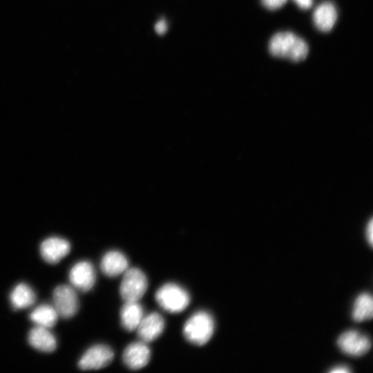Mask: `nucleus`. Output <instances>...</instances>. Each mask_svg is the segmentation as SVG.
<instances>
[{
	"label": "nucleus",
	"instance_id": "nucleus-21",
	"mask_svg": "<svg viewBox=\"0 0 373 373\" xmlns=\"http://www.w3.org/2000/svg\"><path fill=\"white\" fill-rule=\"evenodd\" d=\"M294 2L302 9H309L312 7L313 0H294Z\"/></svg>",
	"mask_w": 373,
	"mask_h": 373
},
{
	"label": "nucleus",
	"instance_id": "nucleus-11",
	"mask_svg": "<svg viewBox=\"0 0 373 373\" xmlns=\"http://www.w3.org/2000/svg\"><path fill=\"white\" fill-rule=\"evenodd\" d=\"M70 245L68 240L59 237H50L44 240L40 245V254L48 263H58L68 254Z\"/></svg>",
	"mask_w": 373,
	"mask_h": 373
},
{
	"label": "nucleus",
	"instance_id": "nucleus-9",
	"mask_svg": "<svg viewBox=\"0 0 373 373\" xmlns=\"http://www.w3.org/2000/svg\"><path fill=\"white\" fill-rule=\"evenodd\" d=\"M151 358V350L146 343L140 341L130 343L122 354L123 362L131 370H137L145 367Z\"/></svg>",
	"mask_w": 373,
	"mask_h": 373
},
{
	"label": "nucleus",
	"instance_id": "nucleus-2",
	"mask_svg": "<svg viewBox=\"0 0 373 373\" xmlns=\"http://www.w3.org/2000/svg\"><path fill=\"white\" fill-rule=\"evenodd\" d=\"M215 329L213 316L207 312L200 310L193 314L184 323L182 334L190 343L202 346L211 338Z\"/></svg>",
	"mask_w": 373,
	"mask_h": 373
},
{
	"label": "nucleus",
	"instance_id": "nucleus-5",
	"mask_svg": "<svg viewBox=\"0 0 373 373\" xmlns=\"http://www.w3.org/2000/svg\"><path fill=\"white\" fill-rule=\"evenodd\" d=\"M53 304L59 316L66 319L72 318L79 309L75 290L69 285L57 286L53 291Z\"/></svg>",
	"mask_w": 373,
	"mask_h": 373
},
{
	"label": "nucleus",
	"instance_id": "nucleus-6",
	"mask_svg": "<svg viewBox=\"0 0 373 373\" xmlns=\"http://www.w3.org/2000/svg\"><path fill=\"white\" fill-rule=\"evenodd\" d=\"M113 357L114 352L109 346L103 344L95 345L82 356L78 367L82 370H99L108 366Z\"/></svg>",
	"mask_w": 373,
	"mask_h": 373
},
{
	"label": "nucleus",
	"instance_id": "nucleus-10",
	"mask_svg": "<svg viewBox=\"0 0 373 373\" xmlns=\"http://www.w3.org/2000/svg\"><path fill=\"white\" fill-rule=\"evenodd\" d=\"M165 321L161 314L152 312L144 316L136 331L140 341L147 343L157 339L163 332Z\"/></svg>",
	"mask_w": 373,
	"mask_h": 373
},
{
	"label": "nucleus",
	"instance_id": "nucleus-22",
	"mask_svg": "<svg viewBox=\"0 0 373 373\" xmlns=\"http://www.w3.org/2000/svg\"><path fill=\"white\" fill-rule=\"evenodd\" d=\"M372 229H372V220L371 219L369 221L367 225V229H366V236L370 246L372 245V235H373Z\"/></svg>",
	"mask_w": 373,
	"mask_h": 373
},
{
	"label": "nucleus",
	"instance_id": "nucleus-7",
	"mask_svg": "<svg viewBox=\"0 0 373 373\" xmlns=\"http://www.w3.org/2000/svg\"><path fill=\"white\" fill-rule=\"evenodd\" d=\"M337 345L345 354L357 357L370 350L371 341L366 335L356 330H348L339 336Z\"/></svg>",
	"mask_w": 373,
	"mask_h": 373
},
{
	"label": "nucleus",
	"instance_id": "nucleus-17",
	"mask_svg": "<svg viewBox=\"0 0 373 373\" xmlns=\"http://www.w3.org/2000/svg\"><path fill=\"white\" fill-rule=\"evenodd\" d=\"M58 314L53 306L42 304L37 307L30 314V319L38 326L52 327L57 323Z\"/></svg>",
	"mask_w": 373,
	"mask_h": 373
},
{
	"label": "nucleus",
	"instance_id": "nucleus-1",
	"mask_svg": "<svg viewBox=\"0 0 373 373\" xmlns=\"http://www.w3.org/2000/svg\"><path fill=\"white\" fill-rule=\"evenodd\" d=\"M269 50L276 57L298 62L306 58L308 46L302 38L291 32H280L269 40Z\"/></svg>",
	"mask_w": 373,
	"mask_h": 373
},
{
	"label": "nucleus",
	"instance_id": "nucleus-16",
	"mask_svg": "<svg viewBox=\"0 0 373 373\" xmlns=\"http://www.w3.org/2000/svg\"><path fill=\"white\" fill-rule=\"evenodd\" d=\"M10 300L15 309H24L35 303L36 294L28 285L22 283L18 284L12 289Z\"/></svg>",
	"mask_w": 373,
	"mask_h": 373
},
{
	"label": "nucleus",
	"instance_id": "nucleus-15",
	"mask_svg": "<svg viewBox=\"0 0 373 373\" xmlns=\"http://www.w3.org/2000/svg\"><path fill=\"white\" fill-rule=\"evenodd\" d=\"M337 19L335 6L329 1L320 4L314 10L313 21L316 27L322 32H329L334 27Z\"/></svg>",
	"mask_w": 373,
	"mask_h": 373
},
{
	"label": "nucleus",
	"instance_id": "nucleus-13",
	"mask_svg": "<svg viewBox=\"0 0 373 373\" xmlns=\"http://www.w3.org/2000/svg\"><path fill=\"white\" fill-rule=\"evenodd\" d=\"M28 341L32 347L45 353L52 352L57 347L55 336L48 328L41 326L37 325L30 331Z\"/></svg>",
	"mask_w": 373,
	"mask_h": 373
},
{
	"label": "nucleus",
	"instance_id": "nucleus-14",
	"mask_svg": "<svg viewBox=\"0 0 373 373\" xmlns=\"http://www.w3.org/2000/svg\"><path fill=\"white\" fill-rule=\"evenodd\" d=\"M119 316L122 327L133 332L144 317V309L138 301H126L120 309Z\"/></svg>",
	"mask_w": 373,
	"mask_h": 373
},
{
	"label": "nucleus",
	"instance_id": "nucleus-4",
	"mask_svg": "<svg viewBox=\"0 0 373 373\" xmlns=\"http://www.w3.org/2000/svg\"><path fill=\"white\" fill-rule=\"evenodd\" d=\"M148 287V280L140 269L128 268L123 274L119 286V294L124 302L139 301Z\"/></svg>",
	"mask_w": 373,
	"mask_h": 373
},
{
	"label": "nucleus",
	"instance_id": "nucleus-19",
	"mask_svg": "<svg viewBox=\"0 0 373 373\" xmlns=\"http://www.w3.org/2000/svg\"><path fill=\"white\" fill-rule=\"evenodd\" d=\"M287 0H261V3L269 10H276L282 7Z\"/></svg>",
	"mask_w": 373,
	"mask_h": 373
},
{
	"label": "nucleus",
	"instance_id": "nucleus-12",
	"mask_svg": "<svg viewBox=\"0 0 373 373\" xmlns=\"http://www.w3.org/2000/svg\"><path fill=\"white\" fill-rule=\"evenodd\" d=\"M100 268L104 275L113 278L124 274L128 268V262L126 256L116 250L106 252L102 257Z\"/></svg>",
	"mask_w": 373,
	"mask_h": 373
},
{
	"label": "nucleus",
	"instance_id": "nucleus-20",
	"mask_svg": "<svg viewBox=\"0 0 373 373\" xmlns=\"http://www.w3.org/2000/svg\"><path fill=\"white\" fill-rule=\"evenodd\" d=\"M167 30L166 23L164 20L158 21L155 26V30L159 35L164 34Z\"/></svg>",
	"mask_w": 373,
	"mask_h": 373
},
{
	"label": "nucleus",
	"instance_id": "nucleus-18",
	"mask_svg": "<svg viewBox=\"0 0 373 373\" xmlns=\"http://www.w3.org/2000/svg\"><path fill=\"white\" fill-rule=\"evenodd\" d=\"M373 314V300L372 296L367 293L361 294L356 298L352 316L356 322H362L372 319Z\"/></svg>",
	"mask_w": 373,
	"mask_h": 373
},
{
	"label": "nucleus",
	"instance_id": "nucleus-23",
	"mask_svg": "<svg viewBox=\"0 0 373 373\" xmlns=\"http://www.w3.org/2000/svg\"><path fill=\"white\" fill-rule=\"evenodd\" d=\"M350 372V369H348L345 366H342V365L335 367L329 371V372L331 373H348Z\"/></svg>",
	"mask_w": 373,
	"mask_h": 373
},
{
	"label": "nucleus",
	"instance_id": "nucleus-8",
	"mask_svg": "<svg viewBox=\"0 0 373 373\" xmlns=\"http://www.w3.org/2000/svg\"><path fill=\"white\" fill-rule=\"evenodd\" d=\"M69 280L72 285L78 290L84 292L90 290L96 280L93 265L86 260L77 262L70 270Z\"/></svg>",
	"mask_w": 373,
	"mask_h": 373
},
{
	"label": "nucleus",
	"instance_id": "nucleus-3",
	"mask_svg": "<svg viewBox=\"0 0 373 373\" xmlns=\"http://www.w3.org/2000/svg\"><path fill=\"white\" fill-rule=\"evenodd\" d=\"M155 298L164 310L173 314L183 312L191 300L189 292L174 283H167L162 285L156 291Z\"/></svg>",
	"mask_w": 373,
	"mask_h": 373
}]
</instances>
